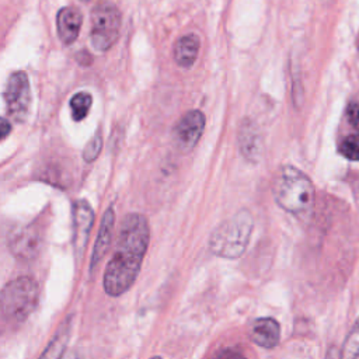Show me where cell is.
<instances>
[{"label": "cell", "mask_w": 359, "mask_h": 359, "mask_svg": "<svg viewBox=\"0 0 359 359\" xmlns=\"http://www.w3.org/2000/svg\"><path fill=\"white\" fill-rule=\"evenodd\" d=\"M43 243V223L32 222L24 227L17 229L11 234L10 248L20 259H32L38 255Z\"/></svg>", "instance_id": "52a82bcc"}, {"label": "cell", "mask_w": 359, "mask_h": 359, "mask_svg": "<svg viewBox=\"0 0 359 359\" xmlns=\"http://www.w3.org/2000/svg\"><path fill=\"white\" fill-rule=\"evenodd\" d=\"M252 224V216L248 210L237 212L213 230L209 238L210 251L222 258H238L248 245Z\"/></svg>", "instance_id": "277c9868"}, {"label": "cell", "mask_w": 359, "mask_h": 359, "mask_svg": "<svg viewBox=\"0 0 359 359\" xmlns=\"http://www.w3.org/2000/svg\"><path fill=\"white\" fill-rule=\"evenodd\" d=\"M272 194L276 203L293 215L306 213L314 203L311 180L293 165L279 168L272 182Z\"/></svg>", "instance_id": "3957f363"}, {"label": "cell", "mask_w": 359, "mask_h": 359, "mask_svg": "<svg viewBox=\"0 0 359 359\" xmlns=\"http://www.w3.org/2000/svg\"><path fill=\"white\" fill-rule=\"evenodd\" d=\"M339 153L352 161H359V135L346 136L339 144Z\"/></svg>", "instance_id": "e0dca14e"}, {"label": "cell", "mask_w": 359, "mask_h": 359, "mask_svg": "<svg viewBox=\"0 0 359 359\" xmlns=\"http://www.w3.org/2000/svg\"><path fill=\"white\" fill-rule=\"evenodd\" d=\"M121 11L111 1H100L91 11V45L98 52L112 48L119 36Z\"/></svg>", "instance_id": "5b68a950"}, {"label": "cell", "mask_w": 359, "mask_h": 359, "mask_svg": "<svg viewBox=\"0 0 359 359\" xmlns=\"http://www.w3.org/2000/svg\"><path fill=\"white\" fill-rule=\"evenodd\" d=\"M348 119L355 129L359 130V104H351L348 108Z\"/></svg>", "instance_id": "ffe728a7"}, {"label": "cell", "mask_w": 359, "mask_h": 359, "mask_svg": "<svg viewBox=\"0 0 359 359\" xmlns=\"http://www.w3.org/2000/svg\"><path fill=\"white\" fill-rule=\"evenodd\" d=\"M149 241L150 227L147 219L140 213L126 215L119 227L115 251L104 273L107 294L112 297L121 296L135 283Z\"/></svg>", "instance_id": "6da1fadb"}, {"label": "cell", "mask_w": 359, "mask_h": 359, "mask_svg": "<svg viewBox=\"0 0 359 359\" xmlns=\"http://www.w3.org/2000/svg\"><path fill=\"white\" fill-rule=\"evenodd\" d=\"M31 87L29 79L25 72H14L10 74L6 90L4 101L8 115L15 122H25L31 108Z\"/></svg>", "instance_id": "8992f818"}, {"label": "cell", "mask_w": 359, "mask_h": 359, "mask_svg": "<svg viewBox=\"0 0 359 359\" xmlns=\"http://www.w3.org/2000/svg\"><path fill=\"white\" fill-rule=\"evenodd\" d=\"M83 3H88V1H91V0H81Z\"/></svg>", "instance_id": "603a6c76"}, {"label": "cell", "mask_w": 359, "mask_h": 359, "mask_svg": "<svg viewBox=\"0 0 359 359\" xmlns=\"http://www.w3.org/2000/svg\"><path fill=\"white\" fill-rule=\"evenodd\" d=\"M199 38L195 34H188L181 36L175 45H174V60L178 66L189 69L196 57H198V52H199Z\"/></svg>", "instance_id": "5bb4252c"}, {"label": "cell", "mask_w": 359, "mask_h": 359, "mask_svg": "<svg viewBox=\"0 0 359 359\" xmlns=\"http://www.w3.org/2000/svg\"><path fill=\"white\" fill-rule=\"evenodd\" d=\"M81 22H83V15L79 8L69 6L59 10L56 17V27H57V35L62 43L70 45L77 39L81 28Z\"/></svg>", "instance_id": "8fae6325"}, {"label": "cell", "mask_w": 359, "mask_h": 359, "mask_svg": "<svg viewBox=\"0 0 359 359\" xmlns=\"http://www.w3.org/2000/svg\"><path fill=\"white\" fill-rule=\"evenodd\" d=\"M341 356L346 359H359V318L353 324L344 342Z\"/></svg>", "instance_id": "2e32d148"}, {"label": "cell", "mask_w": 359, "mask_h": 359, "mask_svg": "<svg viewBox=\"0 0 359 359\" xmlns=\"http://www.w3.org/2000/svg\"><path fill=\"white\" fill-rule=\"evenodd\" d=\"M101 149H102V136L98 132V133H94V136L87 142V144L83 150L84 161L93 163L98 157Z\"/></svg>", "instance_id": "ac0fdd59"}, {"label": "cell", "mask_w": 359, "mask_h": 359, "mask_svg": "<svg viewBox=\"0 0 359 359\" xmlns=\"http://www.w3.org/2000/svg\"><path fill=\"white\" fill-rule=\"evenodd\" d=\"M114 227H115V213L112 208H108L102 216L97 240L94 243L93 254H91V262H90V269L94 271L97 265L102 261L105 252L108 251L114 234Z\"/></svg>", "instance_id": "7c38bea8"}, {"label": "cell", "mask_w": 359, "mask_h": 359, "mask_svg": "<svg viewBox=\"0 0 359 359\" xmlns=\"http://www.w3.org/2000/svg\"><path fill=\"white\" fill-rule=\"evenodd\" d=\"M238 146L243 156L250 161H258L262 151V137L257 125L244 119L238 129Z\"/></svg>", "instance_id": "4fadbf2b"}, {"label": "cell", "mask_w": 359, "mask_h": 359, "mask_svg": "<svg viewBox=\"0 0 359 359\" xmlns=\"http://www.w3.org/2000/svg\"><path fill=\"white\" fill-rule=\"evenodd\" d=\"M248 335L255 345L265 349H272L279 342L280 327L276 320L271 317H262L250 325Z\"/></svg>", "instance_id": "30bf717a"}, {"label": "cell", "mask_w": 359, "mask_h": 359, "mask_svg": "<svg viewBox=\"0 0 359 359\" xmlns=\"http://www.w3.org/2000/svg\"><path fill=\"white\" fill-rule=\"evenodd\" d=\"M93 104V97L91 94L86 91H79L70 98V111H72V118L76 122L83 121Z\"/></svg>", "instance_id": "9a60e30c"}, {"label": "cell", "mask_w": 359, "mask_h": 359, "mask_svg": "<svg viewBox=\"0 0 359 359\" xmlns=\"http://www.w3.org/2000/svg\"><path fill=\"white\" fill-rule=\"evenodd\" d=\"M219 356H223V358H229V356L240 358V356H241V353H237L236 351H223L222 353H219Z\"/></svg>", "instance_id": "7402d4cb"}, {"label": "cell", "mask_w": 359, "mask_h": 359, "mask_svg": "<svg viewBox=\"0 0 359 359\" xmlns=\"http://www.w3.org/2000/svg\"><path fill=\"white\" fill-rule=\"evenodd\" d=\"M66 341H67V334L65 332V334H59V335H56L55 338H53V341L49 344V346L45 349V352L41 355L42 358H48V356H50V358H57V356H60L62 353H63V351H65V346H66Z\"/></svg>", "instance_id": "d6986e66"}, {"label": "cell", "mask_w": 359, "mask_h": 359, "mask_svg": "<svg viewBox=\"0 0 359 359\" xmlns=\"http://www.w3.org/2000/svg\"><path fill=\"white\" fill-rule=\"evenodd\" d=\"M94 223V210L91 205L84 201L79 199L73 205V247L76 255L80 257L86 250V244Z\"/></svg>", "instance_id": "9c48e42d"}, {"label": "cell", "mask_w": 359, "mask_h": 359, "mask_svg": "<svg viewBox=\"0 0 359 359\" xmlns=\"http://www.w3.org/2000/svg\"><path fill=\"white\" fill-rule=\"evenodd\" d=\"M39 299L36 282L29 276L10 280L0 292V328L14 330L35 310Z\"/></svg>", "instance_id": "7a4b0ae2"}, {"label": "cell", "mask_w": 359, "mask_h": 359, "mask_svg": "<svg viewBox=\"0 0 359 359\" xmlns=\"http://www.w3.org/2000/svg\"><path fill=\"white\" fill-rule=\"evenodd\" d=\"M10 132H11V125H10V122H8L7 119H4V118L0 116V142L4 140V139L10 135Z\"/></svg>", "instance_id": "44dd1931"}, {"label": "cell", "mask_w": 359, "mask_h": 359, "mask_svg": "<svg viewBox=\"0 0 359 359\" xmlns=\"http://www.w3.org/2000/svg\"><path fill=\"white\" fill-rule=\"evenodd\" d=\"M205 122H206L205 115L198 109H192L184 114L177 122L172 132L175 144L182 151H188L194 149V146H196V143L199 142L203 133Z\"/></svg>", "instance_id": "ba28073f"}]
</instances>
